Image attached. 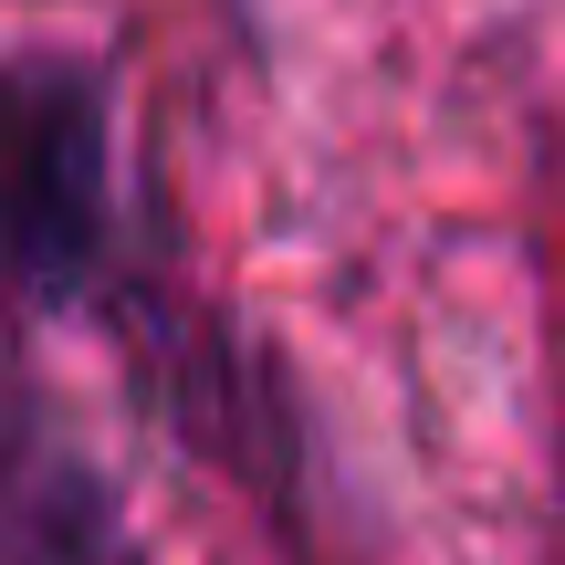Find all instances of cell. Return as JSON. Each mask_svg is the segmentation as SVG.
<instances>
[{
  "mask_svg": "<svg viewBox=\"0 0 565 565\" xmlns=\"http://www.w3.org/2000/svg\"><path fill=\"white\" fill-rule=\"evenodd\" d=\"M116 158H105V84L74 53H21L0 74V263L11 294L74 315L105 273L116 231Z\"/></svg>",
  "mask_w": 565,
  "mask_h": 565,
  "instance_id": "cell-1",
  "label": "cell"
}]
</instances>
